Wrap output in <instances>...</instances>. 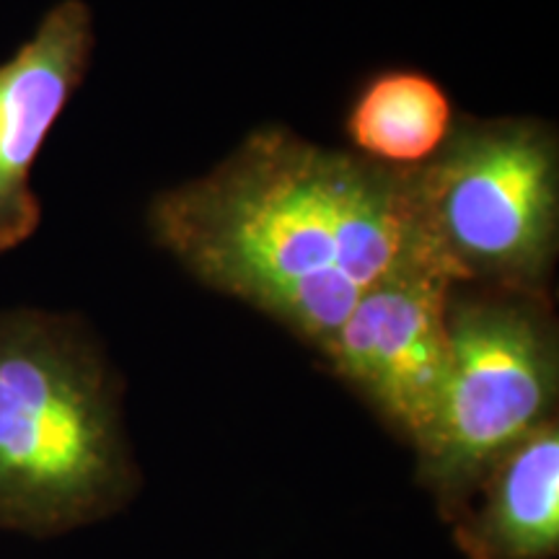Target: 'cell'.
I'll return each instance as SVG.
<instances>
[{"label": "cell", "instance_id": "cell-5", "mask_svg": "<svg viewBox=\"0 0 559 559\" xmlns=\"http://www.w3.org/2000/svg\"><path fill=\"white\" fill-rule=\"evenodd\" d=\"M456 280L419 272L360 298L319 349L342 381L415 449L436 425L449 379V304Z\"/></svg>", "mask_w": 559, "mask_h": 559}, {"label": "cell", "instance_id": "cell-2", "mask_svg": "<svg viewBox=\"0 0 559 559\" xmlns=\"http://www.w3.org/2000/svg\"><path fill=\"white\" fill-rule=\"evenodd\" d=\"M140 492L122 381L73 313L0 309V531L55 539Z\"/></svg>", "mask_w": 559, "mask_h": 559}, {"label": "cell", "instance_id": "cell-1", "mask_svg": "<svg viewBox=\"0 0 559 559\" xmlns=\"http://www.w3.org/2000/svg\"><path fill=\"white\" fill-rule=\"evenodd\" d=\"M153 239L207 288L321 349L362 296L440 272L412 169L262 128L198 179L153 200Z\"/></svg>", "mask_w": 559, "mask_h": 559}, {"label": "cell", "instance_id": "cell-7", "mask_svg": "<svg viewBox=\"0 0 559 559\" xmlns=\"http://www.w3.org/2000/svg\"><path fill=\"white\" fill-rule=\"evenodd\" d=\"M449 526L466 559H555L559 555L557 419L495 461Z\"/></svg>", "mask_w": 559, "mask_h": 559}, {"label": "cell", "instance_id": "cell-4", "mask_svg": "<svg viewBox=\"0 0 559 559\" xmlns=\"http://www.w3.org/2000/svg\"><path fill=\"white\" fill-rule=\"evenodd\" d=\"M412 177L432 241L461 285L544 290L559 234V153L547 124L456 120Z\"/></svg>", "mask_w": 559, "mask_h": 559}, {"label": "cell", "instance_id": "cell-6", "mask_svg": "<svg viewBox=\"0 0 559 559\" xmlns=\"http://www.w3.org/2000/svg\"><path fill=\"white\" fill-rule=\"evenodd\" d=\"M94 13L60 0L9 60L0 62V254L29 241L41 223L32 169L55 122L86 79Z\"/></svg>", "mask_w": 559, "mask_h": 559}, {"label": "cell", "instance_id": "cell-8", "mask_svg": "<svg viewBox=\"0 0 559 559\" xmlns=\"http://www.w3.org/2000/svg\"><path fill=\"white\" fill-rule=\"evenodd\" d=\"M449 94L415 70H389L368 81L347 115L358 156L391 169H415L440 151L453 130Z\"/></svg>", "mask_w": 559, "mask_h": 559}, {"label": "cell", "instance_id": "cell-3", "mask_svg": "<svg viewBox=\"0 0 559 559\" xmlns=\"http://www.w3.org/2000/svg\"><path fill=\"white\" fill-rule=\"evenodd\" d=\"M451 360L417 474L449 523L495 461L551 423L559 391L557 326L544 290H453Z\"/></svg>", "mask_w": 559, "mask_h": 559}]
</instances>
